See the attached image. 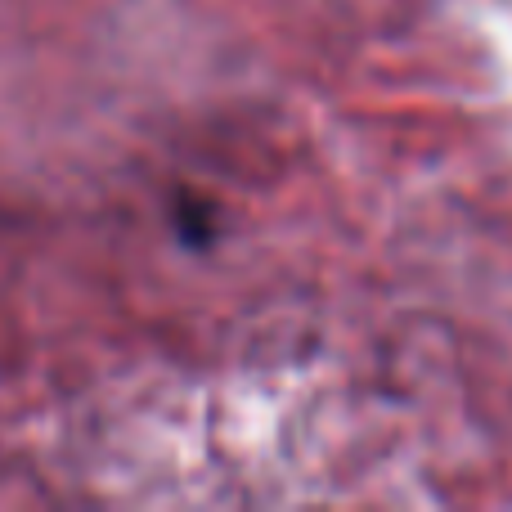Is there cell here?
<instances>
[{"label": "cell", "instance_id": "obj_1", "mask_svg": "<svg viewBox=\"0 0 512 512\" xmlns=\"http://www.w3.org/2000/svg\"><path fill=\"white\" fill-rule=\"evenodd\" d=\"M207 225H212V212H207L198 198L180 207V230H185V234H207Z\"/></svg>", "mask_w": 512, "mask_h": 512}]
</instances>
